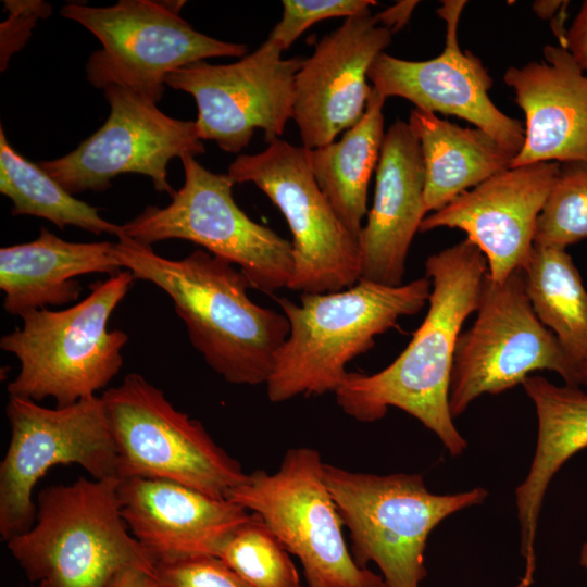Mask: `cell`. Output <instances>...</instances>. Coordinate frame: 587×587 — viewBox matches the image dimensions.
Returning a JSON list of instances; mask_svg holds the SVG:
<instances>
[{
	"label": "cell",
	"instance_id": "1",
	"mask_svg": "<svg viewBox=\"0 0 587 587\" xmlns=\"http://www.w3.org/2000/svg\"><path fill=\"white\" fill-rule=\"evenodd\" d=\"M425 273L432 285L428 309L407 348L377 373H349L335 396L340 409L359 422H375L390 407L398 408L459 457L467 441L449 409L451 369L462 325L478 307L488 265L466 238L429 255Z\"/></svg>",
	"mask_w": 587,
	"mask_h": 587
},
{
	"label": "cell",
	"instance_id": "39",
	"mask_svg": "<svg viewBox=\"0 0 587 587\" xmlns=\"http://www.w3.org/2000/svg\"><path fill=\"white\" fill-rule=\"evenodd\" d=\"M300 587H303V586H300Z\"/></svg>",
	"mask_w": 587,
	"mask_h": 587
},
{
	"label": "cell",
	"instance_id": "32",
	"mask_svg": "<svg viewBox=\"0 0 587 587\" xmlns=\"http://www.w3.org/2000/svg\"><path fill=\"white\" fill-rule=\"evenodd\" d=\"M9 18L1 23V71L11 55L23 48L32 35L36 21L51 13L49 3L42 1L5 0Z\"/></svg>",
	"mask_w": 587,
	"mask_h": 587
},
{
	"label": "cell",
	"instance_id": "21",
	"mask_svg": "<svg viewBox=\"0 0 587 587\" xmlns=\"http://www.w3.org/2000/svg\"><path fill=\"white\" fill-rule=\"evenodd\" d=\"M545 62L510 66L504 83L524 112V141L511 167L587 164V74L566 48L547 45Z\"/></svg>",
	"mask_w": 587,
	"mask_h": 587
},
{
	"label": "cell",
	"instance_id": "35",
	"mask_svg": "<svg viewBox=\"0 0 587 587\" xmlns=\"http://www.w3.org/2000/svg\"><path fill=\"white\" fill-rule=\"evenodd\" d=\"M110 587H159L155 576L140 569H128L118 574Z\"/></svg>",
	"mask_w": 587,
	"mask_h": 587
},
{
	"label": "cell",
	"instance_id": "33",
	"mask_svg": "<svg viewBox=\"0 0 587 587\" xmlns=\"http://www.w3.org/2000/svg\"><path fill=\"white\" fill-rule=\"evenodd\" d=\"M565 48L587 74V0L582 3L572 25L566 30Z\"/></svg>",
	"mask_w": 587,
	"mask_h": 587
},
{
	"label": "cell",
	"instance_id": "18",
	"mask_svg": "<svg viewBox=\"0 0 587 587\" xmlns=\"http://www.w3.org/2000/svg\"><path fill=\"white\" fill-rule=\"evenodd\" d=\"M560 167L557 162L510 167L426 215L420 232L463 230L485 255L489 277L502 283L525 265Z\"/></svg>",
	"mask_w": 587,
	"mask_h": 587
},
{
	"label": "cell",
	"instance_id": "23",
	"mask_svg": "<svg viewBox=\"0 0 587 587\" xmlns=\"http://www.w3.org/2000/svg\"><path fill=\"white\" fill-rule=\"evenodd\" d=\"M121 268L114 242H72L41 227L35 240L0 249L3 308L20 316L77 301L82 287L75 277L91 273L113 276Z\"/></svg>",
	"mask_w": 587,
	"mask_h": 587
},
{
	"label": "cell",
	"instance_id": "27",
	"mask_svg": "<svg viewBox=\"0 0 587 587\" xmlns=\"http://www.w3.org/2000/svg\"><path fill=\"white\" fill-rule=\"evenodd\" d=\"M0 192L12 202L13 215L42 217L60 229L79 227L95 235L116 237L121 225L99 214V209L75 198L38 163L21 155L0 127Z\"/></svg>",
	"mask_w": 587,
	"mask_h": 587
},
{
	"label": "cell",
	"instance_id": "26",
	"mask_svg": "<svg viewBox=\"0 0 587 587\" xmlns=\"http://www.w3.org/2000/svg\"><path fill=\"white\" fill-rule=\"evenodd\" d=\"M522 274L537 317L576 373L587 358V289L572 257L566 249L534 243Z\"/></svg>",
	"mask_w": 587,
	"mask_h": 587
},
{
	"label": "cell",
	"instance_id": "2",
	"mask_svg": "<svg viewBox=\"0 0 587 587\" xmlns=\"http://www.w3.org/2000/svg\"><path fill=\"white\" fill-rule=\"evenodd\" d=\"M114 255L135 279L172 299L191 345L215 373L236 385L267 382L289 323L283 312L249 298L251 284L238 267L203 249L167 259L124 235L114 242Z\"/></svg>",
	"mask_w": 587,
	"mask_h": 587
},
{
	"label": "cell",
	"instance_id": "16",
	"mask_svg": "<svg viewBox=\"0 0 587 587\" xmlns=\"http://www.w3.org/2000/svg\"><path fill=\"white\" fill-rule=\"evenodd\" d=\"M466 3L446 0L437 9L446 23L445 47L439 55L409 61L382 52L369 70V80L386 99L400 97L415 109L465 120L517 154L524 141L522 122L495 105L488 95L494 83L488 70L472 51L460 48L458 28Z\"/></svg>",
	"mask_w": 587,
	"mask_h": 587
},
{
	"label": "cell",
	"instance_id": "15",
	"mask_svg": "<svg viewBox=\"0 0 587 587\" xmlns=\"http://www.w3.org/2000/svg\"><path fill=\"white\" fill-rule=\"evenodd\" d=\"M283 52L267 38L237 62L190 63L171 72L164 83L193 97L201 140H214L224 151L238 153L255 128L270 143L292 118L295 77L304 58L285 59Z\"/></svg>",
	"mask_w": 587,
	"mask_h": 587
},
{
	"label": "cell",
	"instance_id": "3",
	"mask_svg": "<svg viewBox=\"0 0 587 587\" xmlns=\"http://www.w3.org/2000/svg\"><path fill=\"white\" fill-rule=\"evenodd\" d=\"M430 287L426 276L398 286L359 279L339 291L301 294L300 304L276 298L289 334L265 383L268 399L276 403L299 395L335 394L349 374L347 364L400 317L420 312Z\"/></svg>",
	"mask_w": 587,
	"mask_h": 587
},
{
	"label": "cell",
	"instance_id": "37",
	"mask_svg": "<svg viewBox=\"0 0 587 587\" xmlns=\"http://www.w3.org/2000/svg\"><path fill=\"white\" fill-rule=\"evenodd\" d=\"M577 384L578 386L587 387V358L586 360L577 367Z\"/></svg>",
	"mask_w": 587,
	"mask_h": 587
},
{
	"label": "cell",
	"instance_id": "14",
	"mask_svg": "<svg viewBox=\"0 0 587 587\" xmlns=\"http://www.w3.org/2000/svg\"><path fill=\"white\" fill-rule=\"evenodd\" d=\"M103 90L110 105L104 124L70 153L39 166L72 195L103 191L117 175L136 173L173 197L168 162L205 152L196 123L166 115L130 88L112 84Z\"/></svg>",
	"mask_w": 587,
	"mask_h": 587
},
{
	"label": "cell",
	"instance_id": "24",
	"mask_svg": "<svg viewBox=\"0 0 587 587\" xmlns=\"http://www.w3.org/2000/svg\"><path fill=\"white\" fill-rule=\"evenodd\" d=\"M424 164L427 213L511 167L515 153L477 127H461L413 109L408 121Z\"/></svg>",
	"mask_w": 587,
	"mask_h": 587
},
{
	"label": "cell",
	"instance_id": "8",
	"mask_svg": "<svg viewBox=\"0 0 587 587\" xmlns=\"http://www.w3.org/2000/svg\"><path fill=\"white\" fill-rule=\"evenodd\" d=\"M228 500L261 517L299 559L309 587H386L383 577L358 565L348 549L317 450L289 449L275 473L253 471Z\"/></svg>",
	"mask_w": 587,
	"mask_h": 587
},
{
	"label": "cell",
	"instance_id": "38",
	"mask_svg": "<svg viewBox=\"0 0 587 587\" xmlns=\"http://www.w3.org/2000/svg\"><path fill=\"white\" fill-rule=\"evenodd\" d=\"M579 564L586 570L587 573V541L584 542L579 551Z\"/></svg>",
	"mask_w": 587,
	"mask_h": 587
},
{
	"label": "cell",
	"instance_id": "30",
	"mask_svg": "<svg viewBox=\"0 0 587 587\" xmlns=\"http://www.w3.org/2000/svg\"><path fill=\"white\" fill-rule=\"evenodd\" d=\"M280 21L268 39L287 50L313 24L330 17H350L370 10L373 0H284Z\"/></svg>",
	"mask_w": 587,
	"mask_h": 587
},
{
	"label": "cell",
	"instance_id": "4",
	"mask_svg": "<svg viewBox=\"0 0 587 587\" xmlns=\"http://www.w3.org/2000/svg\"><path fill=\"white\" fill-rule=\"evenodd\" d=\"M118 478L79 477L43 488L33 526L7 541L39 587H110L128 569L155 576V562L128 530L120 510Z\"/></svg>",
	"mask_w": 587,
	"mask_h": 587
},
{
	"label": "cell",
	"instance_id": "13",
	"mask_svg": "<svg viewBox=\"0 0 587 587\" xmlns=\"http://www.w3.org/2000/svg\"><path fill=\"white\" fill-rule=\"evenodd\" d=\"M227 175L253 183L284 215L292 235L289 289L325 294L353 286L361 275L359 241L320 189L305 149L277 138L254 154H239Z\"/></svg>",
	"mask_w": 587,
	"mask_h": 587
},
{
	"label": "cell",
	"instance_id": "36",
	"mask_svg": "<svg viewBox=\"0 0 587 587\" xmlns=\"http://www.w3.org/2000/svg\"><path fill=\"white\" fill-rule=\"evenodd\" d=\"M567 4L569 1L536 0L533 2L532 8L541 20H553Z\"/></svg>",
	"mask_w": 587,
	"mask_h": 587
},
{
	"label": "cell",
	"instance_id": "20",
	"mask_svg": "<svg viewBox=\"0 0 587 587\" xmlns=\"http://www.w3.org/2000/svg\"><path fill=\"white\" fill-rule=\"evenodd\" d=\"M420 143L408 122L397 120L385 133L375 170V191L359 235L360 279L403 284L411 242L427 214Z\"/></svg>",
	"mask_w": 587,
	"mask_h": 587
},
{
	"label": "cell",
	"instance_id": "25",
	"mask_svg": "<svg viewBox=\"0 0 587 587\" xmlns=\"http://www.w3.org/2000/svg\"><path fill=\"white\" fill-rule=\"evenodd\" d=\"M385 100L372 88L363 116L342 133L339 140L305 149L309 167L320 189L355 238H359L369 212V184L385 136Z\"/></svg>",
	"mask_w": 587,
	"mask_h": 587
},
{
	"label": "cell",
	"instance_id": "19",
	"mask_svg": "<svg viewBox=\"0 0 587 587\" xmlns=\"http://www.w3.org/2000/svg\"><path fill=\"white\" fill-rule=\"evenodd\" d=\"M122 517L155 563L217 557L253 513L185 485L153 478L120 479Z\"/></svg>",
	"mask_w": 587,
	"mask_h": 587
},
{
	"label": "cell",
	"instance_id": "9",
	"mask_svg": "<svg viewBox=\"0 0 587 587\" xmlns=\"http://www.w3.org/2000/svg\"><path fill=\"white\" fill-rule=\"evenodd\" d=\"M185 180L164 208L148 205L121 225L118 235L151 246L182 239L203 247L247 276L265 294L289 285L294 270L291 242L252 221L235 202V183L227 174L203 167L196 157L180 158Z\"/></svg>",
	"mask_w": 587,
	"mask_h": 587
},
{
	"label": "cell",
	"instance_id": "11",
	"mask_svg": "<svg viewBox=\"0 0 587 587\" xmlns=\"http://www.w3.org/2000/svg\"><path fill=\"white\" fill-rule=\"evenodd\" d=\"M5 412L11 429L0 463V535L5 542L33 526L34 488L53 466L77 464L95 479L118 478L117 451L102 397L50 409L10 396Z\"/></svg>",
	"mask_w": 587,
	"mask_h": 587
},
{
	"label": "cell",
	"instance_id": "5",
	"mask_svg": "<svg viewBox=\"0 0 587 587\" xmlns=\"http://www.w3.org/2000/svg\"><path fill=\"white\" fill-rule=\"evenodd\" d=\"M134 279L121 271L91 284L89 295L70 308L22 313V326L0 339V348L20 362L9 395L36 402L52 398L61 408L105 388L123 365L128 341L123 330L109 329V321Z\"/></svg>",
	"mask_w": 587,
	"mask_h": 587
},
{
	"label": "cell",
	"instance_id": "6",
	"mask_svg": "<svg viewBox=\"0 0 587 587\" xmlns=\"http://www.w3.org/2000/svg\"><path fill=\"white\" fill-rule=\"evenodd\" d=\"M325 483L349 530L355 563H375L386 587H420L427 575L429 534L446 517L488 497L483 487L438 495L420 474L376 475L327 463Z\"/></svg>",
	"mask_w": 587,
	"mask_h": 587
},
{
	"label": "cell",
	"instance_id": "12",
	"mask_svg": "<svg viewBox=\"0 0 587 587\" xmlns=\"http://www.w3.org/2000/svg\"><path fill=\"white\" fill-rule=\"evenodd\" d=\"M476 313L454 351L449 386L453 419L482 395L511 389L536 371L554 372L566 385L578 386L574 366L532 307L522 271L502 283L487 274Z\"/></svg>",
	"mask_w": 587,
	"mask_h": 587
},
{
	"label": "cell",
	"instance_id": "17",
	"mask_svg": "<svg viewBox=\"0 0 587 587\" xmlns=\"http://www.w3.org/2000/svg\"><path fill=\"white\" fill-rule=\"evenodd\" d=\"M391 37L366 10L346 18L304 59L295 77L292 105L304 149L335 141L360 121L372 92L369 70Z\"/></svg>",
	"mask_w": 587,
	"mask_h": 587
},
{
	"label": "cell",
	"instance_id": "7",
	"mask_svg": "<svg viewBox=\"0 0 587 587\" xmlns=\"http://www.w3.org/2000/svg\"><path fill=\"white\" fill-rule=\"evenodd\" d=\"M118 459V478L178 483L228 499L246 474L204 426L177 410L164 392L137 373L102 394Z\"/></svg>",
	"mask_w": 587,
	"mask_h": 587
},
{
	"label": "cell",
	"instance_id": "31",
	"mask_svg": "<svg viewBox=\"0 0 587 587\" xmlns=\"http://www.w3.org/2000/svg\"><path fill=\"white\" fill-rule=\"evenodd\" d=\"M159 587H250L217 557L155 563Z\"/></svg>",
	"mask_w": 587,
	"mask_h": 587
},
{
	"label": "cell",
	"instance_id": "29",
	"mask_svg": "<svg viewBox=\"0 0 587 587\" xmlns=\"http://www.w3.org/2000/svg\"><path fill=\"white\" fill-rule=\"evenodd\" d=\"M587 239V164L566 163L538 216L535 242L566 249Z\"/></svg>",
	"mask_w": 587,
	"mask_h": 587
},
{
	"label": "cell",
	"instance_id": "28",
	"mask_svg": "<svg viewBox=\"0 0 587 587\" xmlns=\"http://www.w3.org/2000/svg\"><path fill=\"white\" fill-rule=\"evenodd\" d=\"M218 558L250 587H300L289 552L257 514L239 526Z\"/></svg>",
	"mask_w": 587,
	"mask_h": 587
},
{
	"label": "cell",
	"instance_id": "22",
	"mask_svg": "<svg viewBox=\"0 0 587 587\" xmlns=\"http://www.w3.org/2000/svg\"><path fill=\"white\" fill-rule=\"evenodd\" d=\"M537 416V440L528 473L515 489L524 574L516 587H529L536 570L535 541L547 489L561 466L587 448V391L559 386L544 376L522 383Z\"/></svg>",
	"mask_w": 587,
	"mask_h": 587
},
{
	"label": "cell",
	"instance_id": "34",
	"mask_svg": "<svg viewBox=\"0 0 587 587\" xmlns=\"http://www.w3.org/2000/svg\"><path fill=\"white\" fill-rule=\"evenodd\" d=\"M419 1L403 0L375 14L377 23L392 34L404 27Z\"/></svg>",
	"mask_w": 587,
	"mask_h": 587
},
{
	"label": "cell",
	"instance_id": "10",
	"mask_svg": "<svg viewBox=\"0 0 587 587\" xmlns=\"http://www.w3.org/2000/svg\"><path fill=\"white\" fill-rule=\"evenodd\" d=\"M185 1L121 0L109 7L67 3L61 15L87 28L102 48L88 60V82L130 88L158 103L173 71L212 57H245L247 47L222 41L179 16Z\"/></svg>",
	"mask_w": 587,
	"mask_h": 587
}]
</instances>
